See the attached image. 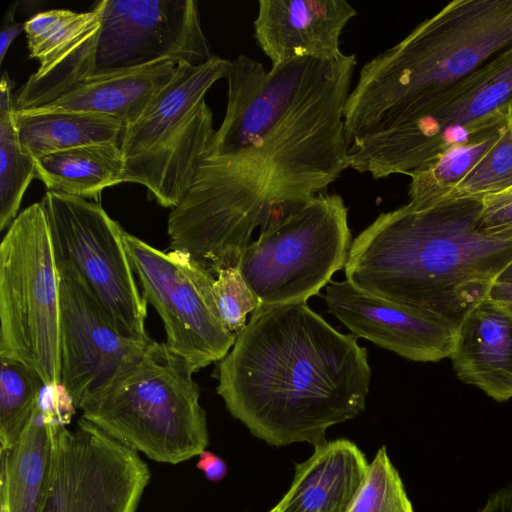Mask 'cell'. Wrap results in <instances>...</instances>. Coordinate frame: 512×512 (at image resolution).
<instances>
[{"label": "cell", "instance_id": "6da1fadb", "mask_svg": "<svg viewBox=\"0 0 512 512\" xmlns=\"http://www.w3.org/2000/svg\"><path fill=\"white\" fill-rule=\"evenodd\" d=\"M357 65L296 58L229 61L227 106L194 181L168 216L170 249L214 277L239 267L252 233L323 193L349 168L344 108Z\"/></svg>", "mask_w": 512, "mask_h": 512}, {"label": "cell", "instance_id": "7a4b0ae2", "mask_svg": "<svg viewBox=\"0 0 512 512\" xmlns=\"http://www.w3.org/2000/svg\"><path fill=\"white\" fill-rule=\"evenodd\" d=\"M366 348L306 302L261 303L219 361L217 394L252 435L281 447L326 441L365 409Z\"/></svg>", "mask_w": 512, "mask_h": 512}, {"label": "cell", "instance_id": "3957f363", "mask_svg": "<svg viewBox=\"0 0 512 512\" xmlns=\"http://www.w3.org/2000/svg\"><path fill=\"white\" fill-rule=\"evenodd\" d=\"M483 198L381 213L351 243L346 280L456 330L512 263V227H479Z\"/></svg>", "mask_w": 512, "mask_h": 512}, {"label": "cell", "instance_id": "277c9868", "mask_svg": "<svg viewBox=\"0 0 512 512\" xmlns=\"http://www.w3.org/2000/svg\"><path fill=\"white\" fill-rule=\"evenodd\" d=\"M511 45L512 0L451 1L361 67L344 108L348 142L389 128Z\"/></svg>", "mask_w": 512, "mask_h": 512}, {"label": "cell", "instance_id": "5b68a950", "mask_svg": "<svg viewBox=\"0 0 512 512\" xmlns=\"http://www.w3.org/2000/svg\"><path fill=\"white\" fill-rule=\"evenodd\" d=\"M512 117V45L387 129L354 139L349 168L373 179L417 171L447 150L499 133Z\"/></svg>", "mask_w": 512, "mask_h": 512}, {"label": "cell", "instance_id": "8992f818", "mask_svg": "<svg viewBox=\"0 0 512 512\" xmlns=\"http://www.w3.org/2000/svg\"><path fill=\"white\" fill-rule=\"evenodd\" d=\"M193 373L153 340L136 365L83 404L82 418L156 462L187 461L209 444Z\"/></svg>", "mask_w": 512, "mask_h": 512}, {"label": "cell", "instance_id": "52a82bcc", "mask_svg": "<svg viewBox=\"0 0 512 512\" xmlns=\"http://www.w3.org/2000/svg\"><path fill=\"white\" fill-rule=\"evenodd\" d=\"M229 61L215 55L201 65L178 63L172 80L124 127L121 183L145 186L163 207L181 203L215 132L205 95L226 77Z\"/></svg>", "mask_w": 512, "mask_h": 512}, {"label": "cell", "instance_id": "ba28073f", "mask_svg": "<svg viewBox=\"0 0 512 512\" xmlns=\"http://www.w3.org/2000/svg\"><path fill=\"white\" fill-rule=\"evenodd\" d=\"M60 276L40 202L24 209L0 244V357L21 361L46 386L60 384Z\"/></svg>", "mask_w": 512, "mask_h": 512}, {"label": "cell", "instance_id": "9c48e42d", "mask_svg": "<svg viewBox=\"0 0 512 512\" xmlns=\"http://www.w3.org/2000/svg\"><path fill=\"white\" fill-rule=\"evenodd\" d=\"M352 241L344 200L323 192L262 229L239 269L263 304L306 302L345 267Z\"/></svg>", "mask_w": 512, "mask_h": 512}, {"label": "cell", "instance_id": "30bf717a", "mask_svg": "<svg viewBox=\"0 0 512 512\" xmlns=\"http://www.w3.org/2000/svg\"><path fill=\"white\" fill-rule=\"evenodd\" d=\"M55 260L72 267L89 292L125 335L150 338L147 301L124 242V229L100 204L48 191L40 201Z\"/></svg>", "mask_w": 512, "mask_h": 512}, {"label": "cell", "instance_id": "8fae6325", "mask_svg": "<svg viewBox=\"0 0 512 512\" xmlns=\"http://www.w3.org/2000/svg\"><path fill=\"white\" fill-rule=\"evenodd\" d=\"M124 242L142 293L162 319L168 349L194 373L221 361L236 335L218 310L215 277L184 251L158 250L126 231Z\"/></svg>", "mask_w": 512, "mask_h": 512}, {"label": "cell", "instance_id": "7c38bea8", "mask_svg": "<svg viewBox=\"0 0 512 512\" xmlns=\"http://www.w3.org/2000/svg\"><path fill=\"white\" fill-rule=\"evenodd\" d=\"M52 422V462L43 512H136L150 482L138 452L84 418Z\"/></svg>", "mask_w": 512, "mask_h": 512}, {"label": "cell", "instance_id": "4fadbf2b", "mask_svg": "<svg viewBox=\"0 0 512 512\" xmlns=\"http://www.w3.org/2000/svg\"><path fill=\"white\" fill-rule=\"evenodd\" d=\"M94 70L97 79L161 60L201 65L213 54L195 0H102Z\"/></svg>", "mask_w": 512, "mask_h": 512}, {"label": "cell", "instance_id": "5bb4252c", "mask_svg": "<svg viewBox=\"0 0 512 512\" xmlns=\"http://www.w3.org/2000/svg\"><path fill=\"white\" fill-rule=\"evenodd\" d=\"M56 264L60 276V384L75 409H80L136 365L153 339L123 334L77 272L64 263Z\"/></svg>", "mask_w": 512, "mask_h": 512}, {"label": "cell", "instance_id": "9a60e30c", "mask_svg": "<svg viewBox=\"0 0 512 512\" xmlns=\"http://www.w3.org/2000/svg\"><path fill=\"white\" fill-rule=\"evenodd\" d=\"M100 30L97 5L80 13L52 9L27 20L29 58L39 67L18 91L16 111L46 105L90 79Z\"/></svg>", "mask_w": 512, "mask_h": 512}, {"label": "cell", "instance_id": "2e32d148", "mask_svg": "<svg viewBox=\"0 0 512 512\" xmlns=\"http://www.w3.org/2000/svg\"><path fill=\"white\" fill-rule=\"evenodd\" d=\"M328 312L356 338H364L417 362L450 358L457 330L431 314L332 281L324 295Z\"/></svg>", "mask_w": 512, "mask_h": 512}, {"label": "cell", "instance_id": "e0dca14e", "mask_svg": "<svg viewBox=\"0 0 512 512\" xmlns=\"http://www.w3.org/2000/svg\"><path fill=\"white\" fill-rule=\"evenodd\" d=\"M357 10L345 0H259L254 38L271 67L296 58L334 60Z\"/></svg>", "mask_w": 512, "mask_h": 512}, {"label": "cell", "instance_id": "ac0fdd59", "mask_svg": "<svg viewBox=\"0 0 512 512\" xmlns=\"http://www.w3.org/2000/svg\"><path fill=\"white\" fill-rule=\"evenodd\" d=\"M457 377L492 399L512 398V312L486 298L463 320L451 355Z\"/></svg>", "mask_w": 512, "mask_h": 512}, {"label": "cell", "instance_id": "d6986e66", "mask_svg": "<svg viewBox=\"0 0 512 512\" xmlns=\"http://www.w3.org/2000/svg\"><path fill=\"white\" fill-rule=\"evenodd\" d=\"M369 467L348 439L325 441L295 465L288 491L268 512H348Z\"/></svg>", "mask_w": 512, "mask_h": 512}, {"label": "cell", "instance_id": "ffe728a7", "mask_svg": "<svg viewBox=\"0 0 512 512\" xmlns=\"http://www.w3.org/2000/svg\"><path fill=\"white\" fill-rule=\"evenodd\" d=\"M56 415L60 414L40 396L15 444L0 451V512H43L50 485L52 422Z\"/></svg>", "mask_w": 512, "mask_h": 512}, {"label": "cell", "instance_id": "44dd1931", "mask_svg": "<svg viewBox=\"0 0 512 512\" xmlns=\"http://www.w3.org/2000/svg\"><path fill=\"white\" fill-rule=\"evenodd\" d=\"M177 65L161 60L136 70L88 79L35 112L74 111L114 118L125 126L135 121L172 80Z\"/></svg>", "mask_w": 512, "mask_h": 512}, {"label": "cell", "instance_id": "7402d4cb", "mask_svg": "<svg viewBox=\"0 0 512 512\" xmlns=\"http://www.w3.org/2000/svg\"><path fill=\"white\" fill-rule=\"evenodd\" d=\"M35 177L49 191L81 198H95L120 184L124 170L119 143L107 142L62 150L38 157Z\"/></svg>", "mask_w": 512, "mask_h": 512}, {"label": "cell", "instance_id": "603a6c76", "mask_svg": "<svg viewBox=\"0 0 512 512\" xmlns=\"http://www.w3.org/2000/svg\"><path fill=\"white\" fill-rule=\"evenodd\" d=\"M19 139L34 159L85 145L119 143L125 125L108 116L74 112L16 111Z\"/></svg>", "mask_w": 512, "mask_h": 512}, {"label": "cell", "instance_id": "cb8c5ba5", "mask_svg": "<svg viewBox=\"0 0 512 512\" xmlns=\"http://www.w3.org/2000/svg\"><path fill=\"white\" fill-rule=\"evenodd\" d=\"M13 82L3 73L0 83V230L18 216L24 193L35 177V160L20 142Z\"/></svg>", "mask_w": 512, "mask_h": 512}, {"label": "cell", "instance_id": "d4e9b609", "mask_svg": "<svg viewBox=\"0 0 512 512\" xmlns=\"http://www.w3.org/2000/svg\"><path fill=\"white\" fill-rule=\"evenodd\" d=\"M501 132L453 147L411 173L408 205L415 210H424L446 200L494 145Z\"/></svg>", "mask_w": 512, "mask_h": 512}, {"label": "cell", "instance_id": "484cf974", "mask_svg": "<svg viewBox=\"0 0 512 512\" xmlns=\"http://www.w3.org/2000/svg\"><path fill=\"white\" fill-rule=\"evenodd\" d=\"M0 451L15 444L30 420L46 386L37 370L0 357Z\"/></svg>", "mask_w": 512, "mask_h": 512}, {"label": "cell", "instance_id": "4316f807", "mask_svg": "<svg viewBox=\"0 0 512 512\" xmlns=\"http://www.w3.org/2000/svg\"><path fill=\"white\" fill-rule=\"evenodd\" d=\"M348 512H414L385 446L378 449L369 463L365 479Z\"/></svg>", "mask_w": 512, "mask_h": 512}, {"label": "cell", "instance_id": "83f0119b", "mask_svg": "<svg viewBox=\"0 0 512 512\" xmlns=\"http://www.w3.org/2000/svg\"><path fill=\"white\" fill-rule=\"evenodd\" d=\"M512 189V117L500 136L446 200L484 198ZM445 201V200H444Z\"/></svg>", "mask_w": 512, "mask_h": 512}, {"label": "cell", "instance_id": "f1b7e54d", "mask_svg": "<svg viewBox=\"0 0 512 512\" xmlns=\"http://www.w3.org/2000/svg\"><path fill=\"white\" fill-rule=\"evenodd\" d=\"M213 293L226 328L237 335L246 326V316L261 302L247 285L239 267L220 270L213 283Z\"/></svg>", "mask_w": 512, "mask_h": 512}, {"label": "cell", "instance_id": "f546056e", "mask_svg": "<svg viewBox=\"0 0 512 512\" xmlns=\"http://www.w3.org/2000/svg\"><path fill=\"white\" fill-rule=\"evenodd\" d=\"M479 227L483 230H500L512 227V190L486 196Z\"/></svg>", "mask_w": 512, "mask_h": 512}, {"label": "cell", "instance_id": "4dcf8cb0", "mask_svg": "<svg viewBox=\"0 0 512 512\" xmlns=\"http://www.w3.org/2000/svg\"><path fill=\"white\" fill-rule=\"evenodd\" d=\"M16 3L12 4L7 10L4 20L2 22V29L0 32V63L2 64L4 57L15 38L25 31V22H14L13 15L16 10Z\"/></svg>", "mask_w": 512, "mask_h": 512}, {"label": "cell", "instance_id": "1f68e13d", "mask_svg": "<svg viewBox=\"0 0 512 512\" xmlns=\"http://www.w3.org/2000/svg\"><path fill=\"white\" fill-rule=\"evenodd\" d=\"M196 466L211 482L221 481L227 474L226 462L218 455L207 450L199 454Z\"/></svg>", "mask_w": 512, "mask_h": 512}, {"label": "cell", "instance_id": "d6a6232c", "mask_svg": "<svg viewBox=\"0 0 512 512\" xmlns=\"http://www.w3.org/2000/svg\"><path fill=\"white\" fill-rule=\"evenodd\" d=\"M488 298L512 312V276L497 278L490 287Z\"/></svg>", "mask_w": 512, "mask_h": 512}, {"label": "cell", "instance_id": "836d02e7", "mask_svg": "<svg viewBox=\"0 0 512 512\" xmlns=\"http://www.w3.org/2000/svg\"><path fill=\"white\" fill-rule=\"evenodd\" d=\"M478 512H512V485L492 494Z\"/></svg>", "mask_w": 512, "mask_h": 512}, {"label": "cell", "instance_id": "e575fe53", "mask_svg": "<svg viewBox=\"0 0 512 512\" xmlns=\"http://www.w3.org/2000/svg\"><path fill=\"white\" fill-rule=\"evenodd\" d=\"M512 276V263L500 274L498 278H506Z\"/></svg>", "mask_w": 512, "mask_h": 512}, {"label": "cell", "instance_id": "d590c367", "mask_svg": "<svg viewBox=\"0 0 512 512\" xmlns=\"http://www.w3.org/2000/svg\"><path fill=\"white\" fill-rule=\"evenodd\" d=\"M510 190H512V189H510Z\"/></svg>", "mask_w": 512, "mask_h": 512}]
</instances>
